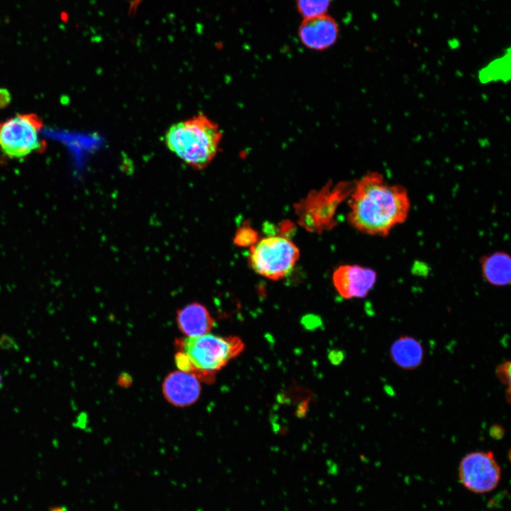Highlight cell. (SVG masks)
Here are the masks:
<instances>
[{
  "instance_id": "obj_7",
  "label": "cell",
  "mask_w": 511,
  "mask_h": 511,
  "mask_svg": "<svg viewBox=\"0 0 511 511\" xmlns=\"http://www.w3.org/2000/svg\"><path fill=\"white\" fill-rule=\"evenodd\" d=\"M458 478L468 490L483 494L498 486L501 470L492 451H473L461 460Z\"/></svg>"
},
{
  "instance_id": "obj_12",
  "label": "cell",
  "mask_w": 511,
  "mask_h": 511,
  "mask_svg": "<svg viewBox=\"0 0 511 511\" xmlns=\"http://www.w3.org/2000/svg\"><path fill=\"white\" fill-rule=\"evenodd\" d=\"M390 356L397 367L410 370L419 368L424 358L421 342L410 336H402L395 340L390 348Z\"/></svg>"
},
{
  "instance_id": "obj_19",
  "label": "cell",
  "mask_w": 511,
  "mask_h": 511,
  "mask_svg": "<svg viewBox=\"0 0 511 511\" xmlns=\"http://www.w3.org/2000/svg\"><path fill=\"white\" fill-rule=\"evenodd\" d=\"M1 387H2V378H1V375L0 373V389L1 388Z\"/></svg>"
},
{
  "instance_id": "obj_8",
  "label": "cell",
  "mask_w": 511,
  "mask_h": 511,
  "mask_svg": "<svg viewBox=\"0 0 511 511\" xmlns=\"http://www.w3.org/2000/svg\"><path fill=\"white\" fill-rule=\"evenodd\" d=\"M332 280L342 297L363 298L375 285L377 273L371 268L358 265H342L335 270Z\"/></svg>"
},
{
  "instance_id": "obj_4",
  "label": "cell",
  "mask_w": 511,
  "mask_h": 511,
  "mask_svg": "<svg viewBox=\"0 0 511 511\" xmlns=\"http://www.w3.org/2000/svg\"><path fill=\"white\" fill-rule=\"evenodd\" d=\"M353 185L350 182H331L312 190L295 205L298 223L307 231L322 233L336 225L335 214L339 205L349 197Z\"/></svg>"
},
{
  "instance_id": "obj_13",
  "label": "cell",
  "mask_w": 511,
  "mask_h": 511,
  "mask_svg": "<svg viewBox=\"0 0 511 511\" xmlns=\"http://www.w3.org/2000/svg\"><path fill=\"white\" fill-rule=\"evenodd\" d=\"M481 273L490 285L504 287L511 282V258L503 251H496L482 257Z\"/></svg>"
},
{
  "instance_id": "obj_10",
  "label": "cell",
  "mask_w": 511,
  "mask_h": 511,
  "mask_svg": "<svg viewBox=\"0 0 511 511\" xmlns=\"http://www.w3.org/2000/svg\"><path fill=\"white\" fill-rule=\"evenodd\" d=\"M201 390L200 380L197 376L180 370L170 373L162 385L165 400L179 407L195 403L199 398Z\"/></svg>"
},
{
  "instance_id": "obj_1",
  "label": "cell",
  "mask_w": 511,
  "mask_h": 511,
  "mask_svg": "<svg viewBox=\"0 0 511 511\" xmlns=\"http://www.w3.org/2000/svg\"><path fill=\"white\" fill-rule=\"evenodd\" d=\"M349 196V223L371 236H387L407 219L410 210L406 189L388 183L378 172L362 177L353 185Z\"/></svg>"
},
{
  "instance_id": "obj_17",
  "label": "cell",
  "mask_w": 511,
  "mask_h": 511,
  "mask_svg": "<svg viewBox=\"0 0 511 511\" xmlns=\"http://www.w3.org/2000/svg\"><path fill=\"white\" fill-rule=\"evenodd\" d=\"M490 436L494 439H500L505 434V429L498 424L492 425L489 429Z\"/></svg>"
},
{
  "instance_id": "obj_5",
  "label": "cell",
  "mask_w": 511,
  "mask_h": 511,
  "mask_svg": "<svg viewBox=\"0 0 511 511\" xmlns=\"http://www.w3.org/2000/svg\"><path fill=\"white\" fill-rule=\"evenodd\" d=\"M43 123L35 114H17L0 122V153L9 159H22L46 148L41 138Z\"/></svg>"
},
{
  "instance_id": "obj_11",
  "label": "cell",
  "mask_w": 511,
  "mask_h": 511,
  "mask_svg": "<svg viewBox=\"0 0 511 511\" xmlns=\"http://www.w3.org/2000/svg\"><path fill=\"white\" fill-rule=\"evenodd\" d=\"M214 322L207 308L197 302L184 306L176 313L177 326L185 336H197L209 333Z\"/></svg>"
},
{
  "instance_id": "obj_16",
  "label": "cell",
  "mask_w": 511,
  "mask_h": 511,
  "mask_svg": "<svg viewBox=\"0 0 511 511\" xmlns=\"http://www.w3.org/2000/svg\"><path fill=\"white\" fill-rule=\"evenodd\" d=\"M495 375L502 384L510 387V362L505 361L495 368Z\"/></svg>"
},
{
  "instance_id": "obj_14",
  "label": "cell",
  "mask_w": 511,
  "mask_h": 511,
  "mask_svg": "<svg viewBox=\"0 0 511 511\" xmlns=\"http://www.w3.org/2000/svg\"><path fill=\"white\" fill-rule=\"evenodd\" d=\"M299 15L309 18L328 13L332 0H294Z\"/></svg>"
},
{
  "instance_id": "obj_18",
  "label": "cell",
  "mask_w": 511,
  "mask_h": 511,
  "mask_svg": "<svg viewBox=\"0 0 511 511\" xmlns=\"http://www.w3.org/2000/svg\"><path fill=\"white\" fill-rule=\"evenodd\" d=\"M14 344L15 342L13 341L12 338L7 335L1 336L0 339V346L4 347L5 348L12 347Z\"/></svg>"
},
{
  "instance_id": "obj_6",
  "label": "cell",
  "mask_w": 511,
  "mask_h": 511,
  "mask_svg": "<svg viewBox=\"0 0 511 511\" xmlns=\"http://www.w3.org/2000/svg\"><path fill=\"white\" fill-rule=\"evenodd\" d=\"M300 258L298 248L282 236H269L251 247L249 263L258 274L270 280L287 275Z\"/></svg>"
},
{
  "instance_id": "obj_15",
  "label": "cell",
  "mask_w": 511,
  "mask_h": 511,
  "mask_svg": "<svg viewBox=\"0 0 511 511\" xmlns=\"http://www.w3.org/2000/svg\"><path fill=\"white\" fill-rule=\"evenodd\" d=\"M257 233L251 227L242 226L237 231L234 242L240 246H253L257 242Z\"/></svg>"
},
{
  "instance_id": "obj_3",
  "label": "cell",
  "mask_w": 511,
  "mask_h": 511,
  "mask_svg": "<svg viewBox=\"0 0 511 511\" xmlns=\"http://www.w3.org/2000/svg\"><path fill=\"white\" fill-rule=\"evenodd\" d=\"M222 138L219 126L204 114L172 124L165 132L166 147L194 170L206 168L216 157Z\"/></svg>"
},
{
  "instance_id": "obj_9",
  "label": "cell",
  "mask_w": 511,
  "mask_h": 511,
  "mask_svg": "<svg viewBox=\"0 0 511 511\" xmlns=\"http://www.w3.org/2000/svg\"><path fill=\"white\" fill-rule=\"evenodd\" d=\"M339 32L337 21L328 13L302 19L297 29L301 43L316 51L333 46L339 38Z\"/></svg>"
},
{
  "instance_id": "obj_2",
  "label": "cell",
  "mask_w": 511,
  "mask_h": 511,
  "mask_svg": "<svg viewBox=\"0 0 511 511\" xmlns=\"http://www.w3.org/2000/svg\"><path fill=\"white\" fill-rule=\"evenodd\" d=\"M175 346L178 369L207 383L213 382L216 374L239 356L245 347L237 336H222L210 333L177 338Z\"/></svg>"
}]
</instances>
